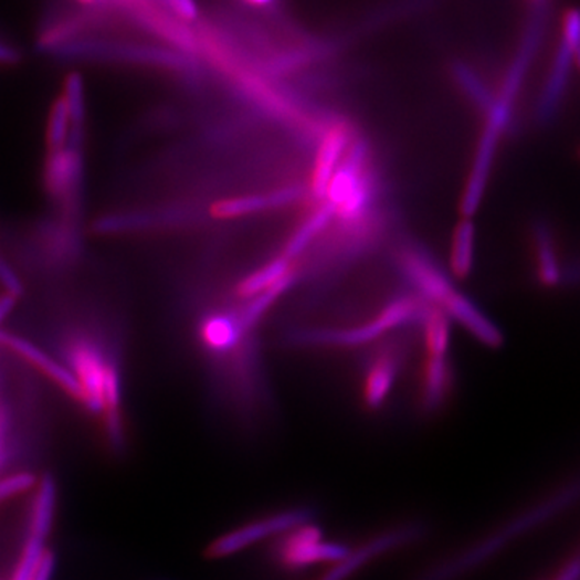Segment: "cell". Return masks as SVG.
Segmentation results:
<instances>
[{
    "label": "cell",
    "mask_w": 580,
    "mask_h": 580,
    "mask_svg": "<svg viewBox=\"0 0 580 580\" xmlns=\"http://www.w3.org/2000/svg\"><path fill=\"white\" fill-rule=\"evenodd\" d=\"M578 491L579 485L576 481L558 488L544 500L527 506L518 515L503 523L500 527H497V530L492 534L488 532L477 544L470 545L455 557L432 566L428 572H424L416 580H456L463 578L467 572L474 571L477 566L494 558L498 551L505 550L509 544H513V540L521 539L537 527L557 518L569 505L578 500Z\"/></svg>",
    "instance_id": "obj_1"
},
{
    "label": "cell",
    "mask_w": 580,
    "mask_h": 580,
    "mask_svg": "<svg viewBox=\"0 0 580 580\" xmlns=\"http://www.w3.org/2000/svg\"><path fill=\"white\" fill-rule=\"evenodd\" d=\"M421 536H423V527L418 526V524H408V526L397 527V529L381 534V536L365 544L363 547L358 548L354 553L348 551L347 557L342 561L336 562L334 569L326 572L321 580H346L355 574L361 566L368 565L375 558L397 550V548L413 544V541L421 539Z\"/></svg>",
    "instance_id": "obj_11"
},
{
    "label": "cell",
    "mask_w": 580,
    "mask_h": 580,
    "mask_svg": "<svg viewBox=\"0 0 580 580\" xmlns=\"http://www.w3.org/2000/svg\"><path fill=\"white\" fill-rule=\"evenodd\" d=\"M453 389V367L449 357H425L420 379V408L425 414L437 413Z\"/></svg>",
    "instance_id": "obj_13"
},
{
    "label": "cell",
    "mask_w": 580,
    "mask_h": 580,
    "mask_svg": "<svg viewBox=\"0 0 580 580\" xmlns=\"http://www.w3.org/2000/svg\"><path fill=\"white\" fill-rule=\"evenodd\" d=\"M307 188L302 184L286 186L270 192L223 197L210 202L205 209V220L207 217L210 220H238V218L283 209L292 203L307 202Z\"/></svg>",
    "instance_id": "obj_9"
},
{
    "label": "cell",
    "mask_w": 580,
    "mask_h": 580,
    "mask_svg": "<svg viewBox=\"0 0 580 580\" xmlns=\"http://www.w3.org/2000/svg\"><path fill=\"white\" fill-rule=\"evenodd\" d=\"M348 555L346 545L323 539L318 527L305 526L291 530L276 547V557L286 568H305L316 562H339Z\"/></svg>",
    "instance_id": "obj_10"
},
{
    "label": "cell",
    "mask_w": 580,
    "mask_h": 580,
    "mask_svg": "<svg viewBox=\"0 0 580 580\" xmlns=\"http://www.w3.org/2000/svg\"><path fill=\"white\" fill-rule=\"evenodd\" d=\"M405 354L399 344H389L371 351L361 375V400L368 410L386 405L400 378Z\"/></svg>",
    "instance_id": "obj_8"
},
{
    "label": "cell",
    "mask_w": 580,
    "mask_h": 580,
    "mask_svg": "<svg viewBox=\"0 0 580 580\" xmlns=\"http://www.w3.org/2000/svg\"><path fill=\"white\" fill-rule=\"evenodd\" d=\"M48 54L68 62L125 63L140 68L160 70L197 84L200 66L196 57L173 48L144 42L110 41V39L72 38L45 49Z\"/></svg>",
    "instance_id": "obj_2"
},
{
    "label": "cell",
    "mask_w": 580,
    "mask_h": 580,
    "mask_svg": "<svg viewBox=\"0 0 580 580\" xmlns=\"http://www.w3.org/2000/svg\"><path fill=\"white\" fill-rule=\"evenodd\" d=\"M294 271H300L298 270L297 262H291L286 256L277 253L274 259L263 263V265L251 271V273L244 274V276L235 283V286L232 287V295H234L238 302L232 305L242 304V302L251 300V298L256 297V295L263 294V292L281 283L284 277L289 276ZM226 304H230V302H226Z\"/></svg>",
    "instance_id": "obj_15"
},
{
    "label": "cell",
    "mask_w": 580,
    "mask_h": 580,
    "mask_svg": "<svg viewBox=\"0 0 580 580\" xmlns=\"http://www.w3.org/2000/svg\"><path fill=\"white\" fill-rule=\"evenodd\" d=\"M313 518H315V512L312 508L298 506V508H291L286 509V512L271 515L268 518L256 519V521L238 527V529L231 530V532L213 540L207 548V558L220 560V558L231 557V555L252 547L256 541L291 532L297 527L305 526V524L312 523Z\"/></svg>",
    "instance_id": "obj_5"
},
{
    "label": "cell",
    "mask_w": 580,
    "mask_h": 580,
    "mask_svg": "<svg viewBox=\"0 0 580 580\" xmlns=\"http://www.w3.org/2000/svg\"><path fill=\"white\" fill-rule=\"evenodd\" d=\"M2 253H3V252H2V249H0V255H2Z\"/></svg>",
    "instance_id": "obj_29"
},
{
    "label": "cell",
    "mask_w": 580,
    "mask_h": 580,
    "mask_svg": "<svg viewBox=\"0 0 580 580\" xmlns=\"http://www.w3.org/2000/svg\"><path fill=\"white\" fill-rule=\"evenodd\" d=\"M579 17L576 10H569L562 23V44L555 60L553 72L548 77L547 87L539 104V118L548 119L553 115L558 102L565 93L566 80L569 75L571 60H578Z\"/></svg>",
    "instance_id": "obj_12"
},
{
    "label": "cell",
    "mask_w": 580,
    "mask_h": 580,
    "mask_svg": "<svg viewBox=\"0 0 580 580\" xmlns=\"http://www.w3.org/2000/svg\"><path fill=\"white\" fill-rule=\"evenodd\" d=\"M333 224V212L325 202L309 207L307 218L298 224L294 234L287 239L281 255L291 262H297L298 256L307 251L308 245L319 238Z\"/></svg>",
    "instance_id": "obj_17"
},
{
    "label": "cell",
    "mask_w": 580,
    "mask_h": 580,
    "mask_svg": "<svg viewBox=\"0 0 580 580\" xmlns=\"http://www.w3.org/2000/svg\"><path fill=\"white\" fill-rule=\"evenodd\" d=\"M158 6L170 13L176 20L182 23H191L199 19V6L197 0H157Z\"/></svg>",
    "instance_id": "obj_23"
},
{
    "label": "cell",
    "mask_w": 580,
    "mask_h": 580,
    "mask_svg": "<svg viewBox=\"0 0 580 580\" xmlns=\"http://www.w3.org/2000/svg\"><path fill=\"white\" fill-rule=\"evenodd\" d=\"M534 253H536V270L539 283L544 287L560 286L565 271L561 268L560 255L550 228L544 223H537L532 230Z\"/></svg>",
    "instance_id": "obj_16"
},
{
    "label": "cell",
    "mask_w": 580,
    "mask_h": 580,
    "mask_svg": "<svg viewBox=\"0 0 580 580\" xmlns=\"http://www.w3.org/2000/svg\"><path fill=\"white\" fill-rule=\"evenodd\" d=\"M428 304L418 295H399L392 298L376 318L360 326L346 329L295 330L291 336L295 346L313 347H358L379 339L389 330L420 325Z\"/></svg>",
    "instance_id": "obj_4"
},
{
    "label": "cell",
    "mask_w": 580,
    "mask_h": 580,
    "mask_svg": "<svg viewBox=\"0 0 580 580\" xmlns=\"http://www.w3.org/2000/svg\"><path fill=\"white\" fill-rule=\"evenodd\" d=\"M244 2L252 7H268L274 0H244Z\"/></svg>",
    "instance_id": "obj_27"
},
{
    "label": "cell",
    "mask_w": 580,
    "mask_h": 580,
    "mask_svg": "<svg viewBox=\"0 0 580 580\" xmlns=\"http://www.w3.org/2000/svg\"><path fill=\"white\" fill-rule=\"evenodd\" d=\"M73 123L62 94L55 98L45 125V152L60 150L72 139Z\"/></svg>",
    "instance_id": "obj_20"
},
{
    "label": "cell",
    "mask_w": 580,
    "mask_h": 580,
    "mask_svg": "<svg viewBox=\"0 0 580 580\" xmlns=\"http://www.w3.org/2000/svg\"><path fill=\"white\" fill-rule=\"evenodd\" d=\"M15 305V298L9 297V295L2 294V292H0V323H2L3 319H6L7 316L13 312Z\"/></svg>",
    "instance_id": "obj_26"
},
{
    "label": "cell",
    "mask_w": 580,
    "mask_h": 580,
    "mask_svg": "<svg viewBox=\"0 0 580 580\" xmlns=\"http://www.w3.org/2000/svg\"><path fill=\"white\" fill-rule=\"evenodd\" d=\"M0 350L12 355L31 371H36L45 381L57 387L60 392L65 393L72 402L83 408L84 397L75 376L51 351L45 350L28 337L3 329H0Z\"/></svg>",
    "instance_id": "obj_6"
},
{
    "label": "cell",
    "mask_w": 580,
    "mask_h": 580,
    "mask_svg": "<svg viewBox=\"0 0 580 580\" xmlns=\"http://www.w3.org/2000/svg\"><path fill=\"white\" fill-rule=\"evenodd\" d=\"M81 2H84V3H96V2H98V0H81Z\"/></svg>",
    "instance_id": "obj_28"
},
{
    "label": "cell",
    "mask_w": 580,
    "mask_h": 580,
    "mask_svg": "<svg viewBox=\"0 0 580 580\" xmlns=\"http://www.w3.org/2000/svg\"><path fill=\"white\" fill-rule=\"evenodd\" d=\"M55 568H57V557L54 550L48 548L39 561L36 572H34L33 580H52L54 579Z\"/></svg>",
    "instance_id": "obj_24"
},
{
    "label": "cell",
    "mask_w": 580,
    "mask_h": 580,
    "mask_svg": "<svg viewBox=\"0 0 580 580\" xmlns=\"http://www.w3.org/2000/svg\"><path fill=\"white\" fill-rule=\"evenodd\" d=\"M474 244H476V228L471 218H463L453 231L452 253H450V271L458 280H466L473 271Z\"/></svg>",
    "instance_id": "obj_18"
},
{
    "label": "cell",
    "mask_w": 580,
    "mask_h": 580,
    "mask_svg": "<svg viewBox=\"0 0 580 580\" xmlns=\"http://www.w3.org/2000/svg\"><path fill=\"white\" fill-rule=\"evenodd\" d=\"M48 548V541L27 536L23 545H21L19 560H17L15 568H13L9 580H33L39 561H41L42 555L45 553Z\"/></svg>",
    "instance_id": "obj_21"
},
{
    "label": "cell",
    "mask_w": 580,
    "mask_h": 580,
    "mask_svg": "<svg viewBox=\"0 0 580 580\" xmlns=\"http://www.w3.org/2000/svg\"><path fill=\"white\" fill-rule=\"evenodd\" d=\"M59 487L52 474L39 476L36 487L31 498L28 513L27 536L48 541L54 527L55 512H57Z\"/></svg>",
    "instance_id": "obj_14"
},
{
    "label": "cell",
    "mask_w": 580,
    "mask_h": 580,
    "mask_svg": "<svg viewBox=\"0 0 580 580\" xmlns=\"http://www.w3.org/2000/svg\"><path fill=\"white\" fill-rule=\"evenodd\" d=\"M420 325L423 326L425 354L431 357H449L452 340L449 316L442 309L428 305Z\"/></svg>",
    "instance_id": "obj_19"
},
{
    "label": "cell",
    "mask_w": 580,
    "mask_h": 580,
    "mask_svg": "<svg viewBox=\"0 0 580 580\" xmlns=\"http://www.w3.org/2000/svg\"><path fill=\"white\" fill-rule=\"evenodd\" d=\"M355 135H357V129L348 119L342 116H329L325 129L318 136L312 173H309L308 184L305 186L309 207L318 205L325 199L330 178L342 161L348 144Z\"/></svg>",
    "instance_id": "obj_7"
},
{
    "label": "cell",
    "mask_w": 580,
    "mask_h": 580,
    "mask_svg": "<svg viewBox=\"0 0 580 580\" xmlns=\"http://www.w3.org/2000/svg\"><path fill=\"white\" fill-rule=\"evenodd\" d=\"M39 474L30 470H17L0 477V503L12 500L20 495L33 492Z\"/></svg>",
    "instance_id": "obj_22"
},
{
    "label": "cell",
    "mask_w": 580,
    "mask_h": 580,
    "mask_svg": "<svg viewBox=\"0 0 580 580\" xmlns=\"http://www.w3.org/2000/svg\"><path fill=\"white\" fill-rule=\"evenodd\" d=\"M72 139L63 149L45 152L42 191L51 214L84 228L87 179V123L72 122Z\"/></svg>",
    "instance_id": "obj_3"
},
{
    "label": "cell",
    "mask_w": 580,
    "mask_h": 580,
    "mask_svg": "<svg viewBox=\"0 0 580 580\" xmlns=\"http://www.w3.org/2000/svg\"><path fill=\"white\" fill-rule=\"evenodd\" d=\"M579 579V560L578 557L572 558L568 565L562 568L560 574L555 580H578Z\"/></svg>",
    "instance_id": "obj_25"
}]
</instances>
